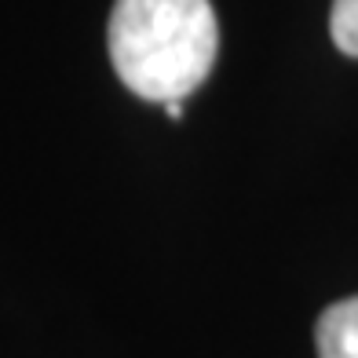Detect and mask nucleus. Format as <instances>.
<instances>
[{
    "label": "nucleus",
    "mask_w": 358,
    "mask_h": 358,
    "mask_svg": "<svg viewBox=\"0 0 358 358\" xmlns=\"http://www.w3.org/2000/svg\"><path fill=\"white\" fill-rule=\"evenodd\" d=\"M106 41L121 85L165 106L201 88L220 52V26L208 0H117Z\"/></svg>",
    "instance_id": "f257e3e1"
},
{
    "label": "nucleus",
    "mask_w": 358,
    "mask_h": 358,
    "mask_svg": "<svg viewBox=\"0 0 358 358\" xmlns=\"http://www.w3.org/2000/svg\"><path fill=\"white\" fill-rule=\"evenodd\" d=\"M318 358H358V296L325 307L315 325Z\"/></svg>",
    "instance_id": "f03ea898"
},
{
    "label": "nucleus",
    "mask_w": 358,
    "mask_h": 358,
    "mask_svg": "<svg viewBox=\"0 0 358 358\" xmlns=\"http://www.w3.org/2000/svg\"><path fill=\"white\" fill-rule=\"evenodd\" d=\"M329 34L340 52L358 59V0H333Z\"/></svg>",
    "instance_id": "7ed1b4c3"
},
{
    "label": "nucleus",
    "mask_w": 358,
    "mask_h": 358,
    "mask_svg": "<svg viewBox=\"0 0 358 358\" xmlns=\"http://www.w3.org/2000/svg\"><path fill=\"white\" fill-rule=\"evenodd\" d=\"M165 113L172 121H179V117H183V106H179V103H165Z\"/></svg>",
    "instance_id": "20e7f679"
}]
</instances>
